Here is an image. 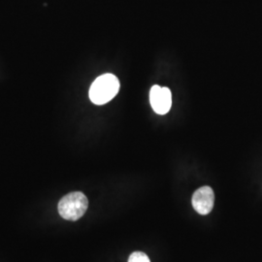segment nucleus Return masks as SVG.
Segmentation results:
<instances>
[{
    "label": "nucleus",
    "mask_w": 262,
    "mask_h": 262,
    "mask_svg": "<svg viewBox=\"0 0 262 262\" xmlns=\"http://www.w3.org/2000/svg\"><path fill=\"white\" fill-rule=\"evenodd\" d=\"M120 91V81L113 74L99 76L90 89V99L95 105H103L111 101Z\"/></svg>",
    "instance_id": "f257e3e1"
},
{
    "label": "nucleus",
    "mask_w": 262,
    "mask_h": 262,
    "mask_svg": "<svg viewBox=\"0 0 262 262\" xmlns=\"http://www.w3.org/2000/svg\"><path fill=\"white\" fill-rule=\"evenodd\" d=\"M88 207L89 200L84 193L81 191H74L66 194L59 200L57 210L62 219L75 222L84 215Z\"/></svg>",
    "instance_id": "f03ea898"
},
{
    "label": "nucleus",
    "mask_w": 262,
    "mask_h": 262,
    "mask_svg": "<svg viewBox=\"0 0 262 262\" xmlns=\"http://www.w3.org/2000/svg\"><path fill=\"white\" fill-rule=\"evenodd\" d=\"M150 102L154 111L159 115L169 112L172 105V94L168 88L154 85L150 91Z\"/></svg>",
    "instance_id": "7ed1b4c3"
},
{
    "label": "nucleus",
    "mask_w": 262,
    "mask_h": 262,
    "mask_svg": "<svg viewBox=\"0 0 262 262\" xmlns=\"http://www.w3.org/2000/svg\"><path fill=\"white\" fill-rule=\"evenodd\" d=\"M192 206L200 215H208L213 210L215 204V193L212 187H205L198 188L192 195Z\"/></svg>",
    "instance_id": "20e7f679"
},
{
    "label": "nucleus",
    "mask_w": 262,
    "mask_h": 262,
    "mask_svg": "<svg viewBox=\"0 0 262 262\" xmlns=\"http://www.w3.org/2000/svg\"><path fill=\"white\" fill-rule=\"evenodd\" d=\"M128 262H150L149 256L142 252H134L130 254Z\"/></svg>",
    "instance_id": "39448f33"
}]
</instances>
